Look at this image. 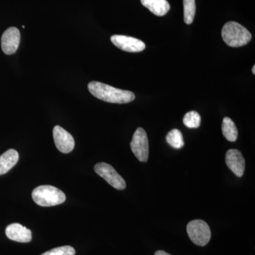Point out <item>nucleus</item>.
<instances>
[{"label":"nucleus","mask_w":255,"mask_h":255,"mask_svg":"<svg viewBox=\"0 0 255 255\" xmlns=\"http://www.w3.org/2000/svg\"><path fill=\"white\" fill-rule=\"evenodd\" d=\"M53 138L57 149L63 153L72 152L75 147V140L70 132L60 126H55L53 130Z\"/></svg>","instance_id":"8"},{"label":"nucleus","mask_w":255,"mask_h":255,"mask_svg":"<svg viewBox=\"0 0 255 255\" xmlns=\"http://www.w3.org/2000/svg\"><path fill=\"white\" fill-rule=\"evenodd\" d=\"M253 70V74H254V75H255V65H254V66H253V70Z\"/></svg>","instance_id":"20"},{"label":"nucleus","mask_w":255,"mask_h":255,"mask_svg":"<svg viewBox=\"0 0 255 255\" xmlns=\"http://www.w3.org/2000/svg\"><path fill=\"white\" fill-rule=\"evenodd\" d=\"M188 236L194 244L204 247L209 243L211 231L209 225L202 220H194L188 223Z\"/></svg>","instance_id":"4"},{"label":"nucleus","mask_w":255,"mask_h":255,"mask_svg":"<svg viewBox=\"0 0 255 255\" xmlns=\"http://www.w3.org/2000/svg\"><path fill=\"white\" fill-rule=\"evenodd\" d=\"M201 122V116L195 111L188 112L183 119V123L189 128H197L200 127Z\"/></svg>","instance_id":"17"},{"label":"nucleus","mask_w":255,"mask_h":255,"mask_svg":"<svg viewBox=\"0 0 255 255\" xmlns=\"http://www.w3.org/2000/svg\"><path fill=\"white\" fill-rule=\"evenodd\" d=\"M88 90L96 98L109 103L127 104L135 98L133 92L115 88L100 82H90Z\"/></svg>","instance_id":"1"},{"label":"nucleus","mask_w":255,"mask_h":255,"mask_svg":"<svg viewBox=\"0 0 255 255\" xmlns=\"http://www.w3.org/2000/svg\"><path fill=\"white\" fill-rule=\"evenodd\" d=\"M41 255H75V251L73 247L62 246L50 250Z\"/></svg>","instance_id":"18"},{"label":"nucleus","mask_w":255,"mask_h":255,"mask_svg":"<svg viewBox=\"0 0 255 255\" xmlns=\"http://www.w3.org/2000/svg\"><path fill=\"white\" fill-rule=\"evenodd\" d=\"M222 132L223 136L230 142L236 141L238 138V130L236 124L232 119L225 117L223 120Z\"/></svg>","instance_id":"14"},{"label":"nucleus","mask_w":255,"mask_h":255,"mask_svg":"<svg viewBox=\"0 0 255 255\" xmlns=\"http://www.w3.org/2000/svg\"><path fill=\"white\" fill-rule=\"evenodd\" d=\"M130 148L140 162H147L149 156L148 138L145 130L142 128H138L134 132L130 142Z\"/></svg>","instance_id":"5"},{"label":"nucleus","mask_w":255,"mask_h":255,"mask_svg":"<svg viewBox=\"0 0 255 255\" xmlns=\"http://www.w3.org/2000/svg\"><path fill=\"white\" fill-rule=\"evenodd\" d=\"M111 41L119 49L129 53H139L145 49V43L133 37L114 35L111 37Z\"/></svg>","instance_id":"7"},{"label":"nucleus","mask_w":255,"mask_h":255,"mask_svg":"<svg viewBox=\"0 0 255 255\" xmlns=\"http://www.w3.org/2000/svg\"><path fill=\"white\" fill-rule=\"evenodd\" d=\"M32 198L36 204L44 207L59 205L66 200L63 191L50 185L39 186L33 189Z\"/></svg>","instance_id":"3"},{"label":"nucleus","mask_w":255,"mask_h":255,"mask_svg":"<svg viewBox=\"0 0 255 255\" xmlns=\"http://www.w3.org/2000/svg\"><path fill=\"white\" fill-rule=\"evenodd\" d=\"M142 6L150 10L156 16H164L170 9L167 0H140Z\"/></svg>","instance_id":"13"},{"label":"nucleus","mask_w":255,"mask_h":255,"mask_svg":"<svg viewBox=\"0 0 255 255\" xmlns=\"http://www.w3.org/2000/svg\"><path fill=\"white\" fill-rule=\"evenodd\" d=\"M167 143L176 149H180L184 147V137L182 132L178 129H172L166 136Z\"/></svg>","instance_id":"15"},{"label":"nucleus","mask_w":255,"mask_h":255,"mask_svg":"<svg viewBox=\"0 0 255 255\" xmlns=\"http://www.w3.org/2000/svg\"><path fill=\"white\" fill-rule=\"evenodd\" d=\"M19 155L17 151L9 149L0 156V175L6 174L17 163Z\"/></svg>","instance_id":"12"},{"label":"nucleus","mask_w":255,"mask_h":255,"mask_svg":"<svg viewBox=\"0 0 255 255\" xmlns=\"http://www.w3.org/2000/svg\"><path fill=\"white\" fill-rule=\"evenodd\" d=\"M95 171L96 173L105 179L112 187L115 189L118 190H124L127 187V184L124 178L119 174L116 169L110 164L105 162H100L95 166Z\"/></svg>","instance_id":"6"},{"label":"nucleus","mask_w":255,"mask_h":255,"mask_svg":"<svg viewBox=\"0 0 255 255\" xmlns=\"http://www.w3.org/2000/svg\"><path fill=\"white\" fill-rule=\"evenodd\" d=\"M226 162L228 168L238 177H243L246 169V161L239 150L231 149L226 155Z\"/></svg>","instance_id":"10"},{"label":"nucleus","mask_w":255,"mask_h":255,"mask_svg":"<svg viewBox=\"0 0 255 255\" xmlns=\"http://www.w3.org/2000/svg\"><path fill=\"white\" fill-rule=\"evenodd\" d=\"M222 38L225 43L231 47L246 46L252 39L251 32L236 21H229L223 26Z\"/></svg>","instance_id":"2"},{"label":"nucleus","mask_w":255,"mask_h":255,"mask_svg":"<svg viewBox=\"0 0 255 255\" xmlns=\"http://www.w3.org/2000/svg\"><path fill=\"white\" fill-rule=\"evenodd\" d=\"M184 2V20L187 24H191L194 21L196 14L195 0H183Z\"/></svg>","instance_id":"16"},{"label":"nucleus","mask_w":255,"mask_h":255,"mask_svg":"<svg viewBox=\"0 0 255 255\" xmlns=\"http://www.w3.org/2000/svg\"><path fill=\"white\" fill-rule=\"evenodd\" d=\"M155 255H170L168 254V253H166V252H164L163 251H158L156 252L155 253Z\"/></svg>","instance_id":"19"},{"label":"nucleus","mask_w":255,"mask_h":255,"mask_svg":"<svg viewBox=\"0 0 255 255\" xmlns=\"http://www.w3.org/2000/svg\"><path fill=\"white\" fill-rule=\"evenodd\" d=\"M20 31L17 28L10 27L4 32L1 36V49L6 55L16 53L20 43Z\"/></svg>","instance_id":"9"},{"label":"nucleus","mask_w":255,"mask_h":255,"mask_svg":"<svg viewBox=\"0 0 255 255\" xmlns=\"http://www.w3.org/2000/svg\"><path fill=\"white\" fill-rule=\"evenodd\" d=\"M6 237L11 241L18 243H29L31 241V231L19 223H12L6 228Z\"/></svg>","instance_id":"11"}]
</instances>
